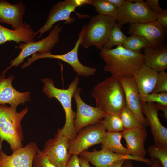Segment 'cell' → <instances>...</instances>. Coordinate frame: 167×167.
Returning a JSON list of instances; mask_svg holds the SVG:
<instances>
[{
  "instance_id": "10",
  "label": "cell",
  "mask_w": 167,
  "mask_h": 167,
  "mask_svg": "<svg viewBox=\"0 0 167 167\" xmlns=\"http://www.w3.org/2000/svg\"><path fill=\"white\" fill-rule=\"evenodd\" d=\"M105 132L101 120L82 128L71 141L69 147V153L79 155L90 147L101 143Z\"/></svg>"
},
{
  "instance_id": "28",
  "label": "cell",
  "mask_w": 167,
  "mask_h": 167,
  "mask_svg": "<svg viewBox=\"0 0 167 167\" xmlns=\"http://www.w3.org/2000/svg\"><path fill=\"white\" fill-rule=\"evenodd\" d=\"M90 5L94 6L99 14L108 16L116 19L118 9L108 0H91Z\"/></svg>"
},
{
  "instance_id": "11",
  "label": "cell",
  "mask_w": 167,
  "mask_h": 167,
  "mask_svg": "<svg viewBox=\"0 0 167 167\" xmlns=\"http://www.w3.org/2000/svg\"><path fill=\"white\" fill-rule=\"evenodd\" d=\"M71 141L58 130L54 138L46 142L41 151L56 167H65L71 156L69 152Z\"/></svg>"
},
{
  "instance_id": "1",
  "label": "cell",
  "mask_w": 167,
  "mask_h": 167,
  "mask_svg": "<svg viewBox=\"0 0 167 167\" xmlns=\"http://www.w3.org/2000/svg\"><path fill=\"white\" fill-rule=\"evenodd\" d=\"M106 63L105 71L116 76L134 77L144 64V56L141 52H134L123 46L110 49H102L99 53Z\"/></svg>"
},
{
  "instance_id": "4",
  "label": "cell",
  "mask_w": 167,
  "mask_h": 167,
  "mask_svg": "<svg viewBox=\"0 0 167 167\" xmlns=\"http://www.w3.org/2000/svg\"><path fill=\"white\" fill-rule=\"evenodd\" d=\"M28 111L27 108L18 112L16 109L0 104V148L6 141L14 152L23 147L21 121Z\"/></svg>"
},
{
  "instance_id": "39",
  "label": "cell",
  "mask_w": 167,
  "mask_h": 167,
  "mask_svg": "<svg viewBox=\"0 0 167 167\" xmlns=\"http://www.w3.org/2000/svg\"><path fill=\"white\" fill-rule=\"evenodd\" d=\"M114 6L118 9L121 7L125 1V0H108Z\"/></svg>"
},
{
  "instance_id": "27",
  "label": "cell",
  "mask_w": 167,
  "mask_h": 167,
  "mask_svg": "<svg viewBox=\"0 0 167 167\" xmlns=\"http://www.w3.org/2000/svg\"><path fill=\"white\" fill-rule=\"evenodd\" d=\"M101 120L105 129L109 132H119L124 131L120 114L106 113Z\"/></svg>"
},
{
  "instance_id": "2",
  "label": "cell",
  "mask_w": 167,
  "mask_h": 167,
  "mask_svg": "<svg viewBox=\"0 0 167 167\" xmlns=\"http://www.w3.org/2000/svg\"><path fill=\"white\" fill-rule=\"evenodd\" d=\"M91 96L96 107L106 113L119 114L126 106L125 94L118 77L111 75L94 86Z\"/></svg>"
},
{
  "instance_id": "21",
  "label": "cell",
  "mask_w": 167,
  "mask_h": 167,
  "mask_svg": "<svg viewBox=\"0 0 167 167\" xmlns=\"http://www.w3.org/2000/svg\"><path fill=\"white\" fill-rule=\"evenodd\" d=\"M36 35V32L25 22L22 27L17 30L9 29L0 24V45L11 41L19 44L34 42Z\"/></svg>"
},
{
  "instance_id": "7",
  "label": "cell",
  "mask_w": 167,
  "mask_h": 167,
  "mask_svg": "<svg viewBox=\"0 0 167 167\" xmlns=\"http://www.w3.org/2000/svg\"><path fill=\"white\" fill-rule=\"evenodd\" d=\"M84 30L85 25L83 27L79 34L78 39L75 43L74 47L70 51L60 55L52 54L51 51L43 53H36L28 59L27 62L22 65L21 68H26L29 66L33 62L40 59L49 58L59 59L68 64L78 75L88 77L94 75L97 71L96 68L83 65L79 59L78 50Z\"/></svg>"
},
{
  "instance_id": "9",
  "label": "cell",
  "mask_w": 167,
  "mask_h": 167,
  "mask_svg": "<svg viewBox=\"0 0 167 167\" xmlns=\"http://www.w3.org/2000/svg\"><path fill=\"white\" fill-rule=\"evenodd\" d=\"M156 14L148 7L143 0H126L118 9L116 22L122 26L127 24L144 23L156 20Z\"/></svg>"
},
{
  "instance_id": "24",
  "label": "cell",
  "mask_w": 167,
  "mask_h": 167,
  "mask_svg": "<svg viewBox=\"0 0 167 167\" xmlns=\"http://www.w3.org/2000/svg\"><path fill=\"white\" fill-rule=\"evenodd\" d=\"M121 132H105L101 143V149H106L116 154L121 155H130L127 148L122 144Z\"/></svg>"
},
{
  "instance_id": "32",
  "label": "cell",
  "mask_w": 167,
  "mask_h": 167,
  "mask_svg": "<svg viewBox=\"0 0 167 167\" xmlns=\"http://www.w3.org/2000/svg\"><path fill=\"white\" fill-rule=\"evenodd\" d=\"M33 167H56L39 149L33 159Z\"/></svg>"
},
{
  "instance_id": "26",
  "label": "cell",
  "mask_w": 167,
  "mask_h": 167,
  "mask_svg": "<svg viewBox=\"0 0 167 167\" xmlns=\"http://www.w3.org/2000/svg\"><path fill=\"white\" fill-rule=\"evenodd\" d=\"M120 116L124 131L145 126L143 123L126 106L122 109L120 113Z\"/></svg>"
},
{
  "instance_id": "38",
  "label": "cell",
  "mask_w": 167,
  "mask_h": 167,
  "mask_svg": "<svg viewBox=\"0 0 167 167\" xmlns=\"http://www.w3.org/2000/svg\"><path fill=\"white\" fill-rule=\"evenodd\" d=\"M156 106L159 110H161L163 113L161 114L162 116L165 119L167 118V105H162L159 103L155 104Z\"/></svg>"
},
{
  "instance_id": "40",
  "label": "cell",
  "mask_w": 167,
  "mask_h": 167,
  "mask_svg": "<svg viewBox=\"0 0 167 167\" xmlns=\"http://www.w3.org/2000/svg\"><path fill=\"white\" fill-rule=\"evenodd\" d=\"M79 159L81 167H91L89 162L87 160L80 156Z\"/></svg>"
},
{
  "instance_id": "33",
  "label": "cell",
  "mask_w": 167,
  "mask_h": 167,
  "mask_svg": "<svg viewBox=\"0 0 167 167\" xmlns=\"http://www.w3.org/2000/svg\"><path fill=\"white\" fill-rule=\"evenodd\" d=\"M152 92H167V73L165 71L158 72L157 82Z\"/></svg>"
},
{
  "instance_id": "25",
  "label": "cell",
  "mask_w": 167,
  "mask_h": 167,
  "mask_svg": "<svg viewBox=\"0 0 167 167\" xmlns=\"http://www.w3.org/2000/svg\"><path fill=\"white\" fill-rule=\"evenodd\" d=\"M122 26L118 23H115L110 31L107 40L103 49H110L115 45H123L128 37L122 31Z\"/></svg>"
},
{
  "instance_id": "30",
  "label": "cell",
  "mask_w": 167,
  "mask_h": 167,
  "mask_svg": "<svg viewBox=\"0 0 167 167\" xmlns=\"http://www.w3.org/2000/svg\"><path fill=\"white\" fill-rule=\"evenodd\" d=\"M147 149L151 160H158L162 167H167V147L154 144L149 146Z\"/></svg>"
},
{
  "instance_id": "8",
  "label": "cell",
  "mask_w": 167,
  "mask_h": 167,
  "mask_svg": "<svg viewBox=\"0 0 167 167\" xmlns=\"http://www.w3.org/2000/svg\"><path fill=\"white\" fill-rule=\"evenodd\" d=\"M91 0H64L58 2L51 7L47 20L44 24L36 32L40 38L45 32L51 30L56 22L65 21V24H71L74 22L75 18L71 16V13L78 7L84 4H90Z\"/></svg>"
},
{
  "instance_id": "22",
  "label": "cell",
  "mask_w": 167,
  "mask_h": 167,
  "mask_svg": "<svg viewBox=\"0 0 167 167\" xmlns=\"http://www.w3.org/2000/svg\"><path fill=\"white\" fill-rule=\"evenodd\" d=\"M144 65L159 72L167 68V46L143 49Z\"/></svg>"
},
{
  "instance_id": "14",
  "label": "cell",
  "mask_w": 167,
  "mask_h": 167,
  "mask_svg": "<svg viewBox=\"0 0 167 167\" xmlns=\"http://www.w3.org/2000/svg\"><path fill=\"white\" fill-rule=\"evenodd\" d=\"M79 155L96 167H110L114 163L122 160L137 161L150 165L153 163L151 159L135 157L130 155L118 154L104 148L100 150L95 149L91 152L85 151Z\"/></svg>"
},
{
  "instance_id": "23",
  "label": "cell",
  "mask_w": 167,
  "mask_h": 167,
  "mask_svg": "<svg viewBox=\"0 0 167 167\" xmlns=\"http://www.w3.org/2000/svg\"><path fill=\"white\" fill-rule=\"evenodd\" d=\"M158 72L143 65L134 77L140 94L151 93L155 87Z\"/></svg>"
},
{
  "instance_id": "12",
  "label": "cell",
  "mask_w": 167,
  "mask_h": 167,
  "mask_svg": "<svg viewBox=\"0 0 167 167\" xmlns=\"http://www.w3.org/2000/svg\"><path fill=\"white\" fill-rule=\"evenodd\" d=\"M128 33L131 35L143 37L152 46H167V29L156 20L144 23L129 24Z\"/></svg>"
},
{
  "instance_id": "37",
  "label": "cell",
  "mask_w": 167,
  "mask_h": 167,
  "mask_svg": "<svg viewBox=\"0 0 167 167\" xmlns=\"http://www.w3.org/2000/svg\"><path fill=\"white\" fill-rule=\"evenodd\" d=\"M131 160H126L121 167H135L132 165ZM152 164L148 167H162V164L160 161L156 159L153 161Z\"/></svg>"
},
{
  "instance_id": "41",
  "label": "cell",
  "mask_w": 167,
  "mask_h": 167,
  "mask_svg": "<svg viewBox=\"0 0 167 167\" xmlns=\"http://www.w3.org/2000/svg\"><path fill=\"white\" fill-rule=\"evenodd\" d=\"M125 160H122L118 161L114 163L110 167H121Z\"/></svg>"
},
{
  "instance_id": "18",
  "label": "cell",
  "mask_w": 167,
  "mask_h": 167,
  "mask_svg": "<svg viewBox=\"0 0 167 167\" xmlns=\"http://www.w3.org/2000/svg\"><path fill=\"white\" fill-rule=\"evenodd\" d=\"M13 76L5 78L4 75L0 76V104H8L11 107L16 109L19 104L23 105L30 99L29 92H21L13 87Z\"/></svg>"
},
{
  "instance_id": "6",
  "label": "cell",
  "mask_w": 167,
  "mask_h": 167,
  "mask_svg": "<svg viewBox=\"0 0 167 167\" xmlns=\"http://www.w3.org/2000/svg\"><path fill=\"white\" fill-rule=\"evenodd\" d=\"M60 25V23H59L54 26L47 37L38 41L19 43L17 48L21 49L20 52L15 58L11 61V65L2 74L4 75L12 66L17 67L20 65L28 56L37 53H43L51 51L59 40L60 34L63 28Z\"/></svg>"
},
{
  "instance_id": "3",
  "label": "cell",
  "mask_w": 167,
  "mask_h": 167,
  "mask_svg": "<svg viewBox=\"0 0 167 167\" xmlns=\"http://www.w3.org/2000/svg\"><path fill=\"white\" fill-rule=\"evenodd\" d=\"M44 84L42 92L49 99L55 98L60 102L65 112L66 119L65 124L62 129L58 130L68 137L71 140L77 135L74 126V120L76 112L72 109V99L75 91L78 88L79 78L75 77L74 80L68 86L66 89H60L55 86L53 80L50 78L41 79Z\"/></svg>"
},
{
  "instance_id": "15",
  "label": "cell",
  "mask_w": 167,
  "mask_h": 167,
  "mask_svg": "<svg viewBox=\"0 0 167 167\" xmlns=\"http://www.w3.org/2000/svg\"><path fill=\"white\" fill-rule=\"evenodd\" d=\"M38 149L34 142L13 152L9 155L0 148V167H32Z\"/></svg>"
},
{
  "instance_id": "35",
  "label": "cell",
  "mask_w": 167,
  "mask_h": 167,
  "mask_svg": "<svg viewBox=\"0 0 167 167\" xmlns=\"http://www.w3.org/2000/svg\"><path fill=\"white\" fill-rule=\"evenodd\" d=\"M156 20L158 23L167 29V9H163L160 13L156 15Z\"/></svg>"
},
{
  "instance_id": "20",
  "label": "cell",
  "mask_w": 167,
  "mask_h": 167,
  "mask_svg": "<svg viewBox=\"0 0 167 167\" xmlns=\"http://www.w3.org/2000/svg\"><path fill=\"white\" fill-rule=\"evenodd\" d=\"M126 143L127 148L132 156L145 158L147 151L145 147L147 133L144 126L121 132Z\"/></svg>"
},
{
  "instance_id": "19",
  "label": "cell",
  "mask_w": 167,
  "mask_h": 167,
  "mask_svg": "<svg viewBox=\"0 0 167 167\" xmlns=\"http://www.w3.org/2000/svg\"><path fill=\"white\" fill-rule=\"evenodd\" d=\"M25 12V6L22 0L12 4L6 0H0V23L10 25L14 30L24 25L23 19Z\"/></svg>"
},
{
  "instance_id": "31",
  "label": "cell",
  "mask_w": 167,
  "mask_h": 167,
  "mask_svg": "<svg viewBox=\"0 0 167 167\" xmlns=\"http://www.w3.org/2000/svg\"><path fill=\"white\" fill-rule=\"evenodd\" d=\"M140 97L142 103L156 102L167 105V92H152L146 94H140Z\"/></svg>"
},
{
  "instance_id": "34",
  "label": "cell",
  "mask_w": 167,
  "mask_h": 167,
  "mask_svg": "<svg viewBox=\"0 0 167 167\" xmlns=\"http://www.w3.org/2000/svg\"><path fill=\"white\" fill-rule=\"evenodd\" d=\"M144 2L149 9L156 15L163 10L160 6L159 0H146Z\"/></svg>"
},
{
  "instance_id": "16",
  "label": "cell",
  "mask_w": 167,
  "mask_h": 167,
  "mask_svg": "<svg viewBox=\"0 0 167 167\" xmlns=\"http://www.w3.org/2000/svg\"><path fill=\"white\" fill-rule=\"evenodd\" d=\"M118 78L124 91L126 106L135 114L145 127L148 126V122L142 112V103L134 77L120 76Z\"/></svg>"
},
{
  "instance_id": "5",
  "label": "cell",
  "mask_w": 167,
  "mask_h": 167,
  "mask_svg": "<svg viewBox=\"0 0 167 167\" xmlns=\"http://www.w3.org/2000/svg\"><path fill=\"white\" fill-rule=\"evenodd\" d=\"M116 22V18L106 15L98 14L92 16L88 25H85L80 45L86 48L93 45L101 50Z\"/></svg>"
},
{
  "instance_id": "29",
  "label": "cell",
  "mask_w": 167,
  "mask_h": 167,
  "mask_svg": "<svg viewBox=\"0 0 167 167\" xmlns=\"http://www.w3.org/2000/svg\"><path fill=\"white\" fill-rule=\"evenodd\" d=\"M123 46L130 50L140 52L142 49L152 46L143 37L138 35H132L127 37Z\"/></svg>"
},
{
  "instance_id": "17",
  "label": "cell",
  "mask_w": 167,
  "mask_h": 167,
  "mask_svg": "<svg viewBox=\"0 0 167 167\" xmlns=\"http://www.w3.org/2000/svg\"><path fill=\"white\" fill-rule=\"evenodd\" d=\"M143 113L145 116L153 135L154 144L167 147V128L161 122L158 117V109L155 103H143Z\"/></svg>"
},
{
  "instance_id": "13",
  "label": "cell",
  "mask_w": 167,
  "mask_h": 167,
  "mask_svg": "<svg viewBox=\"0 0 167 167\" xmlns=\"http://www.w3.org/2000/svg\"><path fill=\"white\" fill-rule=\"evenodd\" d=\"M81 91V89L78 87L73 96L77 106V112L74 122L77 133L82 128L98 122L106 113L100 108L91 106L84 102L80 96Z\"/></svg>"
},
{
  "instance_id": "36",
  "label": "cell",
  "mask_w": 167,
  "mask_h": 167,
  "mask_svg": "<svg viewBox=\"0 0 167 167\" xmlns=\"http://www.w3.org/2000/svg\"><path fill=\"white\" fill-rule=\"evenodd\" d=\"M78 155H71L65 167H81Z\"/></svg>"
}]
</instances>
